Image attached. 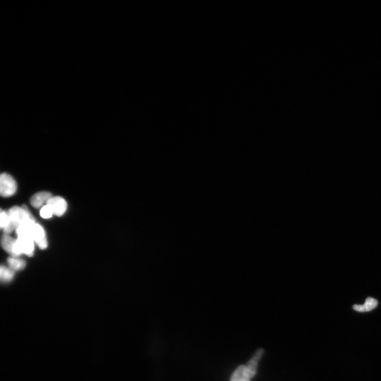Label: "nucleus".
<instances>
[{"instance_id": "obj_1", "label": "nucleus", "mask_w": 381, "mask_h": 381, "mask_svg": "<svg viewBox=\"0 0 381 381\" xmlns=\"http://www.w3.org/2000/svg\"><path fill=\"white\" fill-rule=\"evenodd\" d=\"M8 213L15 230L20 226L36 221L26 206H13L9 210Z\"/></svg>"}, {"instance_id": "obj_2", "label": "nucleus", "mask_w": 381, "mask_h": 381, "mask_svg": "<svg viewBox=\"0 0 381 381\" xmlns=\"http://www.w3.org/2000/svg\"><path fill=\"white\" fill-rule=\"evenodd\" d=\"M16 182L10 175L2 173L0 176V193L3 197H9L17 191Z\"/></svg>"}, {"instance_id": "obj_3", "label": "nucleus", "mask_w": 381, "mask_h": 381, "mask_svg": "<svg viewBox=\"0 0 381 381\" xmlns=\"http://www.w3.org/2000/svg\"><path fill=\"white\" fill-rule=\"evenodd\" d=\"M1 246L4 250L10 254L12 257L18 258L22 255L19 248L17 239L4 234L1 238Z\"/></svg>"}, {"instance_id": "obj_4", "label": "nucleus", "mask_w": 381, "mask_h": 381, "mask_svg": "<svg viewBox=\"0 0 381 381\" xmlns=\"http://www.w3.org/2000/svg\"><path fill=\"white\" fill-rule=\"evenodd\" d=\"M46 205H49L54 214L60 217L65 213L67 205L65 200L60 197H53L48 201Z\"/></svg>"}, {"instance_id": "obj_5", "label": "nucleus", "mask_w": 381, "mask_h": 381, "mask_svg": "<svg viewBox=\"0 0 381 381\" xmlns=\"http://www.w3.org/2000/svg\"><path fill=\"white\" fill-rule=\"evenodd\" d=\"M17 244L22 254H24L31 257L34 250V241L29 236L18 237Z\"/></svg>"}, {"instance_id": "obj_6", "label": "nucleus", "mask_w": 381, "mask_h": 381, "mask_svg": "<svg viewBox=\"0 0 381 381\" xmlns=\"http://www.w3.org/2000/svg\"><path fill=\"white\" fill-rule=\"evenodd\" d=\"M32 237L35 243L41 249H45L47 247V240L44 228L40 225L36 224L33 227L32 231Z\"/></svg>"}, {"instance_id": "obj_7", "label": "nucleus", "mask_w": 381, "mask_h": 381, "mask_svg": "<svg viewBox=\"0 0 381 381\" xmlns=\"http://www.w3.org/2000/svg\"><path fill=\"white\" fill-rule=\"evenodd\" d=\"M52 197V195L48 192H40L34 195L30 199V204L32 206L36 208H39L45 203L48 202Z\"/></svg>"}, {"instance_id": "obj_8", "label": "nucleus", "mask_w": 381, "mask_h": 381, "mask_svg": "<svg viewBox=\"0 0 381 381\" xmlns=\"http://www.w3.org/2000/svg\"><path fill=\"white\" fill-rule=\"evenodd\" d=\"M0 227L3 230L4 233L9 234L15 229L10 218L8 212L1 210L0 213Z\"/></svg>"}, {"instance_id": "obj_9", "label": "nucleus", "mask_w": 381, "mask_h": 381, "mask_svg": "<svg viewBox=\"0 0 381 381\" xmlns=\"http://www.w3.org/2000/svg\"><path fill=\"white\" fill-rule=\"evenodd\" d=\"M378 302L377 300L372 298V297H368L366 300V302L363 305H354L353 306V309L355 311L361 312V313H365V312L370 311L374 309H375L378 306Z\"/></svg>"}, {"instance_id": "obj_10", "label": "nucleus", "mask_w": 381, "mask_h": 381, "mask_svg": "<svg viewBox=\"0 0 381 381\" xmlns=\"http://www.w3.org/2000/svg\"><path fill=\"white\" fill-rule=\"evenodd\" d=\"M231 381H251L247 375L245 365H241L235 370L231 376Z\"/></svg>"}, {"instance_id": "obj_11", "label": "nucleus", "mask_w": 381, "mask_h": 381, "mask_svg": "<svg viewBox=\"0 0 381 381\" xmlns=\"http://www.w3.org/2000/svg\"><path fill=\"white\" fill-rule=\"evenodd\" d=\"M259 360L252 356L245 366L246 372L249 379H252L257 373Z\"/></svg>"}, {"instance_id": "obj_12", "label": "nucleus", "mask_w": 381, "mask_h": 381, "mask_svg": "<svg viewBox=\"0 0 381 381\" xmlns=\"http://www.w3.org/2000/svg\"><path fill=\"white\" fill-rule=\"evenodd\" d=\"M8 265L10 268L15 271H20L24 268L26 266V262L23 260L19 259L17 258L11 257L8 260Z\"/></svg>"}, {"instance_id": "obj_13", "label": "nucleus", "mask_w": 381, "mask_h": 381, "mask_svg": "<svg viewBox=\"0 0 381 381\" xmlns=\"http://www.w3.org/2000/svg\"><path fill=\"white\" fill-rule=\"evenodd\" d=\"M14 275H15V273H14L13 269L5 266H1L0 278H1L2 281L4 282H10L13 279Z\"/></svg>"}, {"instance_id": "obj_14", "label": "nucleus", "mask_w": 381, "mask_h": 381, "mask_svg": "<svg viewBox=\"0 0 381 381\" xmlns=\"http://www.w3.org/2000/svg\"><path fill=\"white\" fill-rule=\"evenodd\" d=\"M40 214L41 217L44 219H49L52 217L54 214L51 207L47 205L41 207Z\"/></svg>"}]
</instances>
